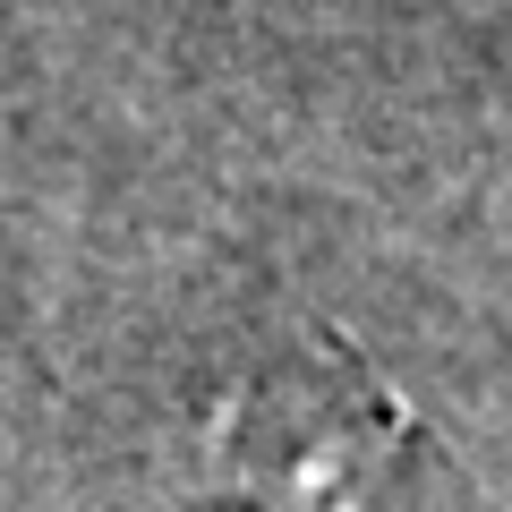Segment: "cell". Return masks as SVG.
I'll list each match as a JSON object with an SVG mask.
<instances>
[{
  "label": "cell",
  "instance_id": "cell-1",
  "mask_svg": "<svg viewBox=\"0 0 512 512\" xmlns=\"http://www.w3.org/2000/svg\"><path fill=\"white\" fill-rule=\"evenodd\" d=\"M214 470L239 512H470L436 436L342 342L239 384L214 419Z\"/></svg>",
  "mask_w": 512,
  "mask_h": 512
}]
</instances>
